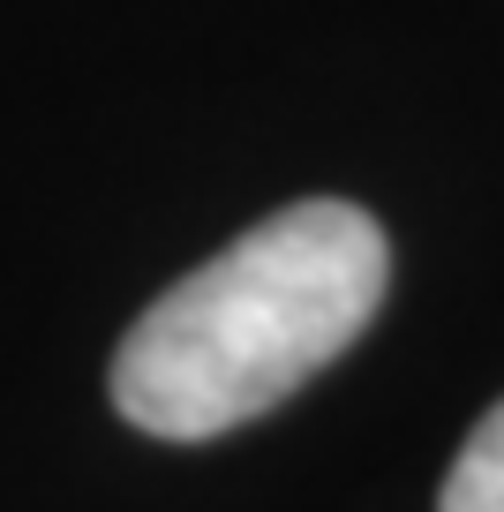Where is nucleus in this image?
<instances>
[{
  "label": "nucleus",
  "mask_w": 504,
  "mask_h": 512,
  "mask_svg": "<svg viewBox=\"0 0 504 512\" xmlns=\"http://www.w3.org/2000/svg\"><path fill=\"white\" fill-rule=\"evenodd\" d=\"M392 249L362 204H286L158 294L113 354L136 430L204 445L331 369L377 317Z\"/></svg>",
  "instance_id": "f257e3e1"
},
{
  "label": "nucleus",
  "mask_w": 504,
  "mask_h": 512,
  "mask_svg": "<svg viewBox=\"0 0 504 512\" xmlns=\"http://www.w3.org/2000/svg\"><path fill=\"white\" fill-rule=\"evenodd\" d=\"M437 512H504V400L467 430L452 475L437 490Z\"/></svg>",
  "instance_id": "f03ea898"
}]
</instances>
